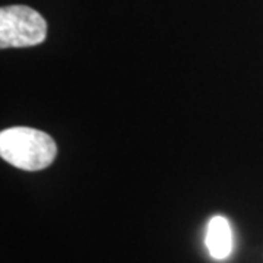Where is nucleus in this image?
Instances as JSON below:
<instances>
[{
	"instance_id": "obj_2",
	"label": "nucleus",
	"mask_w": 263,
	"mask_h": 263,
	"mask_svg": "<svg viewBox=\"0 0 263 263\" xmlns=\"http://www.w3.org/2000/svg\"><path fill=\"white\" fill-rule=\"evenodd\" d=\"M47 37V22L37 10L12 5L0 9V47H32L44 43Z\"/></svg>"
},
{
	"instance_id": "obj_3",
	"label": "nucleus",
	"mask_w": 263,
	"mask_h": 263,
	"mask_svg": "<svg viewBox=\"0 0 263 263\" xmlns=\"http://www.w3.org/2000/svg\"><path fill=\"white\" fill-rule=\"evenodd\" d=\"M231 228L230 222L224 216H214L209 224L206 231V247L211 256L214 259L222 260L231 253Z\"/></svg>"
},
{
	"instance_id": "obj_1",
	"label": "nucleus",
	"mask_w": 263,
	"mask_h": 263,
	"mask_svg": "<svg viewBox=\"0 0 263 263\" xmlns=\"http://www.w3.org/2000/svg\"><path fill=\"white\" fill-rule=\"evenodd\" d=\"M57 155L54 139L46 132L16 126L0 133V157L24 171H40L50 167Z\"/></svg>"
}]
</instances>
